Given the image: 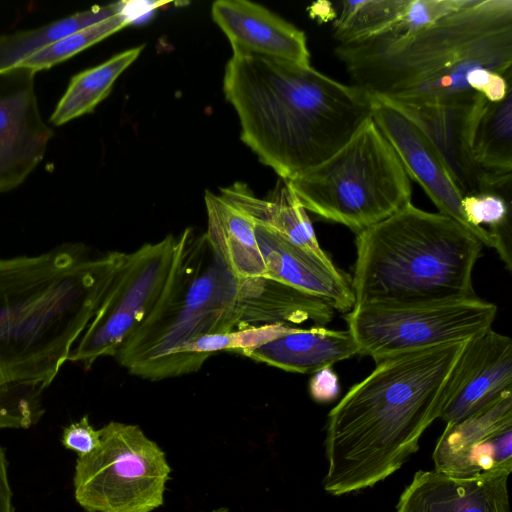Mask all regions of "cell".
Instances as JSON below:
<instances>
[{
	"instance_id": "6da1fadb",
	"label": "cell",
	"mask_w": 512,
	"mask_h": 512,
	"mask_svg": "<svg viewBox=\"0 0 512 512\" xmlns=\"http://www.w3.org/2000/svg\"><path fill=\"white\" fill-rule=\"evenodd\" d=\"M465 342L386 357L349 389L327 417V493L341 496L373 487L418 451L422 434L439 417Z\"/></svg>"
},
{
	"instance_id": "7a4b0ae2",
	"label": "cell",
	"mask_w": 512,
	"mask_h": 512,
	"mask_svg": "<svg viewBox=\"0 0 512 512\" xmlns=\"http://www.w3.org/2000/svg\"><path fill=\"white\" fill-rule=\"evenodd\" d=\"M335 54L353 85L385 101L486 96L500 74L512 75V0H468L413 34L387 32Z\"/></svg>"
},
{
	"instance_id": "3957f363",
	"label": "cell",
	"mask_w": 512,
	"mask_h": 512,
	"mask_svg": "<svg viewBox=\"0 0 512 512\" xmlns=\"http://www.w3.org/2000/svg\"><path fill=\"white\" fill-rule=\"evenodd\" d=\"M242 141L282 180L319 165L371 117V97L310 66L233 53L223 81Z\"/></svg>"
},
{
	"instance_id": "277c9868",
	"label": "cell",
	"mask_w": 512,
	"mask_h": 512,
	"mask_svg": "<svg viewBox=\"0 0 512 512\" xmlns=\"http://www.w3.org/2000/svg\"><path fill=\"white\" fill-rule=\"evenodd\" d=\"M125 252L63 243L0 259V367L46 388L94 317Z\"/></svg>"
},
{
	"instance_id": "5b68a950",
	"label": "cell",
	"mask_w": 512,
	"mask_h": 512,
	"mask_svg": "<svg viewBox=\"0 0 512 512\" xmlns=\"http://www.w3.org/2000/svg\"><path fill=\"white\" fill-rule=\"evenodd\" d=\"M169 282L155 307L114 358L150 381L183 376L182 349L215 333L272 324L267 277L231 273L205 234L186 228Z\"/></svg>"
},
{
	"instance_id": "8992f818",
	"label": "cell",
	"mask_w": 512,
	"mask_h": 512,
	"mask_svg": "<svg viewBox=\"0 0 512 512\" xmlns=\"http://www.w3.org/2000/svg\"><path fill=\"white\" fill-rule=\"evenodd\" d=\"M356 304H409L475 296L482 243L452 218L412 203L356 234Z\"/></svg>"
},
{
	"instance_id": "52a82bcc",
	"label": "cell",
	"mask_w": 512,
	"mask_h": 512,
	"mask_svg": "<svg viewBox=\"0 0 512 512\" xmlns=\"http://www.w3.org/2000/svg\"><path fill=\"white\" fill-rule=\"evenodd\" d=\"M284 181L306 210L356 234L411 203V179L372 117L324 162Z\"/></svg>"
},
{
	"instance_id": "ba28073f",
	"label": "cell",
	"mask_w": 512,
	"mask_h": 512,
	"mask_svg": "<svg viewBox=\"0 0 512 512\" xmlns=\"http://www.w3.org/2000/svg\"><path fill=\"white\" fill-rule=\"evenodd\" d=\"M100 444L79 456L74 496L87 512H151L164 503L171 468L164 451L137 425L111 421Z\"/></svg>"
},
{
	"instance_id": "9c48e42d",
	"label": "cell",
	"mask_w": 512,
	"mask_h": 512,
	"mask_svg": "<svg viewBox=\"0 0 512 512\" xmlns=\"http://www.w3.org/2000/svg\"><path fill=\"white\" fill-rule=\"evenodd\" d=\"M497 306L472 296L409 304H356L346 313L348 331L362 356L386 357L467 341L489 329Z\"/></svg>"
},
{
	"instance_id": "30bf717a",
	"label": "cell",
	"mask_w": 512,
	"mask_h": 512,
	"mask_svg": "<svg viewBox=\"0 0 512 512\" xmlns=\"http://www.w3.org/2000/svg\"><path fill=\"white\" fill-rule=\"evenodd\" d=\"M179 237L167 235L124 253L94 317L69 356L88 370L101 357H114L155 307L177 259Z\"/></svg>"
},
{
	"instance_id": "8fae6325",
	"label": "cell",
	"mask_w": 512,
	"mask_h": 512,
	"mask_svg": "<svg viewBox=\"0 0 512 512\" xmlns=\"http://www.w3.org/2000/svg\"><path fill=\"white\" fill-rule=\"evenodd\" d=\"M370 97L371 117L394 149L410 179L420 185L439 213L455 220L482 245L496 249L510 269L511 256L505 240L467 221L462 210L463 195L426 135L397 108L384 100Z\"/></svg>"
},
{
	"instance_id": "7c38bea8",
	"label": "cell",
	"mask_w": 512,
	"mask_h": 512,
	"mask_svg": "<svg viewBox=\"0 0 512 512\" xmlns=\"http://www.w3.org/2000/svg\"><path fill=\"white\" fill-rule=\"evenodd\" d=\"M483 98L477 92H466L426 102L386 101L426 135L463 196L491 192L510 174L486 172L473 158L471 133Z\"/></svg>"
},
{
	"instance_id": "4fadbf2b",
	"label": "cell",
	"mask_w": 512,
	"mask_h": 512,
	"mask_svg": "<svg viewBox=\"0 0 512 512\" xmlns=\"http://www.w3.org/2000/svg\"><path fill=\"white\" fill-rule=\"evenodd\" d=\"M36 73L23 66L0 71V194L26 180L54 134L39 110Z\"/></svg>"
},
{
	"instance_id": "5bb4252c",
	"label": "cell",
	"mask_w": 512,
	"mask_h": 512,
	"mask_svg": "<svg viewBox=\"0 0 512 512\" xmlns=\"http://www.w3.org/2000/svg\"><path fill=\"white\" fill-rule=\"evenodd\" d=\"M434 470L455 477L512 471V392L446 424L432 454Z\"/></svg>"
},
{
	"instance_id": "9a60e30c",
	"label": "cell",
	"mask_w": 512,
	"mask_h": 512,
	"mask_svg": "<svg viewBox=\"0 0 512 512\" xmlns=\"http://www.w3.org/2000/svg\"><path fill=\"white\" fill-rule=\"evenodd\" d=\"M512 392V340L492 328L467 340L447 381L439 413L459 421Z\"/></svg>"
},
{
	"instance_id": "2e32d148",
	"label": "cell",
	"mask_w": 512,
	"mask_h": 512,
	"mask_svg": "<svg viewBox=\"0 0 512 512\" xmlns=\"http://www.w3.org/2000/svg\"><path fill=\"white\" fill-rule=\"evenodd\" d=\"M510 473L494 470L455 477L419 470L399 496L395 512H510Z\"/></svg>"
},
{
	"instance_id": "e0dca14e",
	"label": "cell",
	"mask_w": 512,
	"mask_h": 512,
	"mask_svg": "<svg viewBox=\"0 0 512 512\" xmlns=\"http://www.w3.org/2000/svg\"><path fill=\"white\" fill-rule=\"evenodd\" d=\"M254 231L267 278L322 299L341 313L354 307L351 276L330 257H320L263 227L254 225Z\"/></svg>"
},
{
	"instance_id": "ac0fdd59",
	"label": "cell",
	"mask_w": 512,
	"mask_h": 512,
	"mask_svg": "<svg viewBox=\"0 0 512 512\" xmlns=\"http://www.w3.org/2000/svg\"><path fill=\"white\" fill-rule=\"evenodd\" d=\"M211 13L233 53L310 66L305 33L267 8L246 0H219Z\"/></svg>"
},
{
	"instance_id": "d6986e66",
	"label": "cell",
	"mask_w": 512,
	"mask_h": 512,
	"mask_svg": "<svg viewBox=\"0 0 512 512\" xmlns=\"http://www.w3.org/2000/svg\"><path fill=\"white\" fill-rule=\"evenodd\" d=\"M356 354L357 346L348 329L316 326L308 329L294 327L241 355L287 372L314 374Z\"/></svg>"
},
{
	"instance_id": "ffe728a7",
	"label": "cell",
	"mask_w": 512,
	"mask_h": 512,
	"mask_svg": "<svg viewBox=\"0 0 512 512\" xmlns=\"http://www.w3.org/2000/svg\"><path fill=\"white\" fill-rule=\"evenodd\" d=\"M281 182L269 199L257 198L246 184L240 182L221 188L220 196L254 225L268 229L320 257H329L320 247L307 210L289 185L282 179Z\"/></svg>"
},
{
	"instance_id": "44dd1931",
	"label": "cell",
	"mask_w": 512,
	"mask_h": 512,
	"mask_svg": "<svg viewBox=\"0 0 512 512\" xmlns=\"http://www.w3.org/2000/svg\"><path fill=\"white\" fill-rule=\"evenodd\" d=\"M209 245L227 269L240 278L267 277L254 224L221 196L205 192Z\"/></svg>"
},
{
	"instance_id": "7402d4cb",
	"label": "cell",
	"mask_w": 512,
	"mask_h": 512,
	"mask_svg": "<svg viewBox=\"0 0 512 512\" xmlns=\"http://www.w3.org/2000/svg\"><path fill=\"white\" fill-rule=\"evenodd\" d=\"M144 45L130 48L105 62L74 75L50 116V122L61 126L92 113L111 92L117 78L139 57Z\"/></svg>"
},
{
	"instance_id": "603a6c76",
	"label": "cell",
	"mask_w": 512,
	"mask_h": 512,
	"mask_svg": "<svg viewBox=\"0 0 512 512\" xmlns=\"http://www.w3.org/2000/svg\"><path fill=\"white\" fill-rule=\"evenodd\" d=\"M128 4L120 1L96 5L34 29L1 35L0 71L17 67L27 57L59 39L125 11Z\"/></svg>"
},
{
	"instance_id": "cb8c5ba5",
	"label": "cell",
	"mask_w": 512,
	"mask_h": 512,
	"mask_svg": "<svg viewBox=\"0 0 512 512\" xmlns=\"http://www.w3.org/2000/svg\"><path fill=\"white\" fill-rule=\"evenodd\" d=\"M471 151L484 171L512 173V89L500 101L483 98L472 128Z\"/></svg>"
},
{
	"instance_id": "d4e9b609",
	"label": "cell",
	"mask_w": 512,
	"mask_h": 512,
	"mask_svg": "<svg viewBox=\"0 0 512 512\" xmlns=\"http://www.w3.org/2000/svg\"><path fill=\"white\" fill-rule=\"evenodd\" d=\"M408 1H343L333 22L338 45L362 43L388 32L400 19Z\"/></svg>"
},
{
	"instance_id": "484cf974",
	"label": "cell",
	"mask_w": 512,
	"mask_h": 512,
	"mask_svg": "<svg viewBox=\"0 0 512 512\" xmlns=\"http://www.w3.org/2000/svg\"><path fill=\"white\" fill-rule=\"evenodd\" d=\"M294 327L272 324L236 329L225 333L201 336L181 351L183 375L197 372L213 354L230 351L242 354L255 347L270 342L291 331Z\"/></svg>"
},
{
	"instance_id": "4316f807",
	"label": "cell",
	"mask_w": 512,
	"mask_h": 512,
	"mask_svg": "<svg viewBox=\"0 0 512 512\" xmlns=\"http://www.w3.org/2000/svg\"><path fill=\"white\" fill-rule=\"evenodd\" d=\"M127 9L106 20L59 39L33 53L18 66L27 67L39 72L60 64L129 25L133 18Z\"/></svg>"
},
{
	"instance_id": "83f0119b",
	"label": "cell",
	"mask_w": 512,
	"mask_h": 512,
	"mask_svg": "<svg viewBox=\"0 0 512 512\" xmlns=\"http://www.w3.org/2000/svg\"><path fill=\"white\" fill-rule=\"evenodd\" d=\"M46 387L33 380H7L0 384V429H27L44 414L42 395Z\"/></svg>"
},
{
	"instance_id": "f1b7e54d",
	"label": "cell",
	"mask_w": 512,
	"mask_h": 512,
	"mask_svg": "<svg viewBox=\"0 0 512 512\" xmlns=\"http://www.w3.org/2000/svg\"><path fill=\"white\" fill-rule=\"evenodd\" d=\"M510 201L511 194L483 192L466 195L462 199V210L471 225H489L490 232L504 239L505 227L509 226Z\"/></svg>"
},
{
	"instance_id": "f546056e",
	"label": "cell",
	"mask_w": 512,
	"mask_h": 512,
	"mask_svg": "<svg viewBox=\"0 0 512 512\" xmlns=\"http://www.w3.org/2000/svg\"><path fill=\"white\" fill-rule=\"evenodd\" d=\"M467 1L468 0H409L400 19L388 33L397 36L413 34L460 9Z\"/></svg>"
},
{
	"instance_id": "4dcf8cb0",
	"label": "cell",
	"mask_w": 512,
	"mask_h": 512,
	"mask_svg": "<svg viewBox=\"0 0 512 512\" xmlns=\"http://www.w3.org/2000/svg\"><path fill=\"white\" fill-rule=\"evenodd\" d=\"M62 445L83 456L94 451L100 444V432L90 424L88 415L65 427L61 438Z\"/></svg>"
},
{
	"instance_id": "1f68e13d",
	"label": "cell",
	"mask_w": 512,
	"mask_h": 512,
	"mask_svg": "<svg viewBox=\"0 0 512 512\" xmlns=\"http://www.w3.org/2000/svg\"><path fill=\"white\" fill-rule=\"evenodd\" d=\"M309 392L318 403L331 402L337 398L340 392L339 380L331 367L314 373L309 383Z\"/></svg>"
},
{
	"instance_id": "d6a6232c",
	"label": "cell",
	"mask_w": 512,
	"mask_h": 512,
	"mask_svg": "<svg viewBox=\"0 0 512 512\" xmlns=\"http://www.w3.org/2000/svg\"><path fill=\"white\" fill-rule=\"evenodd\" d=\"M0 512H13L12 491L8 480V462L0 446Z\"/></svg>"
},
{
	"instance_id": "836d02e7",
	"label": "cell",
	"mask_w": 512,
	"mask_h": 512,
	"mask_svg": "<svg viewBox=\"0 0 512 512\" xmlns=\"http://www.w3.org/2000/svg\"><path fill=\"white\" fill-rule=\"evenodd\" d=\"M311 15L326 22L336 18V12L329 2H317L310 7Z\"/></svg>"
},
{
	"instance_id": "e575fe53",
	"label": "cell",
	"mask_w": 512,
	"mask_h": 512,
	"mask_svg": "<svg viewBox=\"0 0 512 512\" xmlns=\"http://www.w3.org/2000/svg\"><path fill=\"white\" fill-rule=\"evenodd\" d=\"M209 512H230L227 508H218V509H214V510H211Z\"/></svg>"
},
{
	"instance_id": "d590c367",
	"label": "cell",
	"mask_w": 512,
	"mask_h": 512,
	"mask_svg": "<svg viewBox=\"0 0 512 512\" xmlns=\"http://www.w3.org/2000/svg\"><path fill=\"white\" fill-rule=\"evenodd\" d=\"M4 381H6V380H5L4 374L2 372V369L0 367V384L3 383Z\"/></svg>"
}]
</instances>
